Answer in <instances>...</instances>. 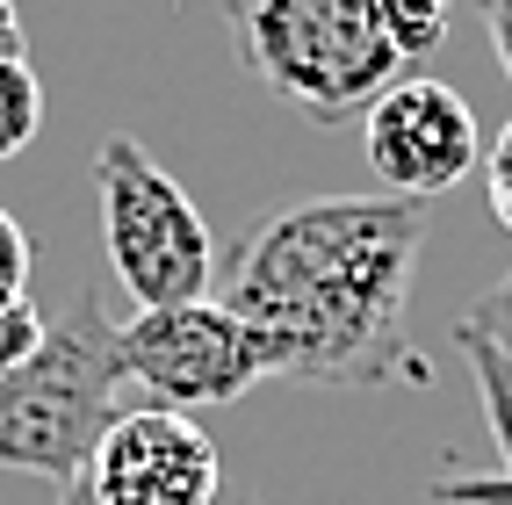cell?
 <instances>
[{
	"instance_id": "cell-1",
	"label": "cell",
	"mask_w": 512,
	"mask_h": 505,
	"mask_svg": "<svg viewBox=\"0 0 512 505\" xmlns=\"http://www.w3.org/2000/svg\"><path fill=\"white\" fill-rule=\"evenodd\" d=\"M426 246V202L332 195L260 224L224 267V311L260 332L267 376L375 390L404 376V303Z\"/></svg>"
},
{
	"instance_id": "cell-2",
	"label": "cell",
	"mask_w": 512,
	"mask_h": 505,
	"mask_svg": "<svg viewBox=\"0 0 512 505\" xmlns=\"http://www.w3.org/2000/svg\"><path fill=\"white\" fill-rule=\"evenodd\" d=\"M224 29L246 80L311 123L368 116V101L404 80L375 0H224Z\"/></svg>"
},
{
	"instance_id": "cell-3",
	"label": "cell",
	"mask_w": 512,
	"mask_h": 505,
	"mask_svg": "<svg viewBox=\"0 0 512 505\" xmlns=\"http://www.w3.org/2000/svg\"><path fill=\"white\" fill-rule=\"evenodd\" d=\"M123 354L101 296H80L22 368H0V469L73 484L123 412Z\"/></svg>"
},
{
	"instance_id": "cell-4",
	"label": "cell",
	"mask_w": 512,
	"mask_h": 505,
	"mask_svg": "<svg viewBox=\"0 0 512 505\" xmlns=\"http://www.w3.org/2000/svg\"><path fill=\"white\" fill-rule=\"evenodd\" d=\"M94 210H101L109 267L138 311H174V303L210 296L217 246H210L195 195L123 130L94 145Z\"/></svg>"
},
{
	"instance_id": "cell-5",
	"label": "cell",
	"mask_w": 512,
	"mask_h": 505,
	"mask_svg": "<svg viewBox=\"0 0 512 505\" xmlns=\"http://www.w3.org/2000/svg\"><path fill=\"white\" fill-rule=\"evenodd\" d=\"M116 354H123V376L152 404L188 412V419L246 397L267 376L260 332L246 318H231L217 296L174 303V311H138L130 325H116Z\"/></svg>"
},
{
	"instance_id": "cell-6",
	"label": "cell",
	"mask_w": 512,
	"mask_h": 505,
	"mask_svg": "<svg viewBox=\"0 0 512 505\" xmlns=\"http://www.w3.org/2000/svg\"><path fill=\"white\" fill-rule=\"evenodd\" d=\"M361 152L390 195L426 202L484 166V123L448 80H390L361 116Z\"/></svg>"
},
{
	"instance_id": "cell-7",
	"label": "cell",
	"mask_w": 512,
	"mask_h": 505,
	"mask_svg": "<svg viewBox=\"0 0 512 505\" xmlns=\"http://www.w3.org/2000/svg\"><path fill=\"white\" fill-rule=\"evenodd\" d=\"M80 484L94 505H231L217 441L166 404H123Z\"/></svg>"
},
{
	"instance_id": "cell-8",
	"label": "cell",
	"mask_w": 512,
	"mask_h": 505,
	"mask_svg": "<svg viewBox=\"0 0 512 505\" xmlns=\"http://www.w3.org/2000/svg\"><path fill=\"white\" fill-rule=\"evenodd\" d=\"M455 347L469 361L476 390H484V412H491V433H498V455H505V477H512V354L498 340H484L476 325H455Z\"/></svg>"
},
{
	"instance_id": "cell-9",
	"label": "cell",
	"mask_w": 512,
	"mask_h": 505,
	"mask_svg": "<svg viewBox=\"0 0 512 505\" xmlns=\"http://www.w3.org/2000/svg\"><path fill=\"white\" fill-rule=\"evenodd\" d=\"M44 130V80L29 58H0V159L29 152V138Z\"/></svg>"
},
{
	"instance_id": "cell-10",
	"label": "cell",
	"mask_w": 512,
	"mask_h": 505,
	"mask_svg": "<svg viewBox=\"0 0 512 505\" xmlns=\"http://www.w3.org/2000/svg\"><path fill=\"white\" fill-rule=\"evenodd\" d=\"M383 8V29H390V44L404 65H419L433 58L440 44H448V15H455V0H375Z\"/></svg>"
},
{
	"instance_id": "cell-11",
	"label": "cell",
	"mask_w": 512,
	"mask_h": 505,
	"mask_svg": "<svg viewBox=\"0 0 512 505\" xmlns=\"http://www.w3.org/2000/svg\"><path fill=\"white\" fill-rule=\"evenodd\" d=\"M44 332H51V318L37 311V303H0V368H22L29 354L44 347Z\"/></svg>"
},
{
	"instance_id": "cell-12",
	"label": "cell",
	"mask_w": 512,
	"mask_h": 505,
	"mask_svg": "<svg viewBox=\"0 0 512 505\" xmlns=\"http://www.w3.org/2000/svg\"><path fill=\"white\" fill-rule=\"evenodd\" d=\"M29 296V231L0 210V303H22Z\"/></svg>"
},
{
	"instance_id": "cell-13",
	"label": "cell",
	"mask_w": 512,
	"mask_h": 505,
	"mask_svg": "<svg viewBox=\"0 0 512 505\" xmlns=\"http://www.w3.org/2000/svg\"><path fill=\"white\" fill-rule=\"evenodd\" d=\"M484 181H491V217L512 231V116L498 123V138L484 145Z\"/></svg>"
},
{
	"instance_id": "cell-14",
	"label": "cell",
	"mask_w": 512,
	"mask_h": 505,
	"mask_svg": "<svg viewBox=\"0 0 512 505\" xmlns=\"http://www.w3.org/2000/svg\"><path fill=\"white\" fill-rule=\"evenodd\" d=\"M462 325H476L484 340H498V347L512 354V267H505V282H498V289H491L484 303H476V311H469Z\"/></svg>"
},
{
	"instance_id": "cell-15",
	"label": "cell",
	"mask_w": 512,
	"mask_h": 505,
	"mask_svg": "<svg viewBox=\"0 0 512 505\" xmlns=\"http://www.w3.org/2000/svg\"><path fill=\"white\" fill-rule=\"evenodd\" d=\"M484 22H491V44L505 58V73H512V0H484Z\"/></svg>"
},
{
	"instance_id": "cell-16",
	"label": "cell",
	"mask_w": 512,
	"mask_h": 505,
	"mask_svg": "<svg viewBox=\"0 0 512 505\" xmlns=\"http://www.w3.org/2000/svg\"><path fill=\"white\" fill-rule=\"evenodd\" d=\"M0 58H29V44H22V8H15V0H0Z\"/></svg>"
},
{
	"instance_id": "cell-17",
	"label": "cell",
	"mask_w": 512,
	"mask_h": 505,
	"mask_svg": "<svg viewBox=\"0 0 512 505\" xmlns=\"http://www.w3.org/2000/svg\"><path fill=\"white\" fill-rule=\"evenodd\" d=\"M58 505H94V491L73 477V484H58ZM231 505H253V498H231Z\"/></svg>"
}]
</instances>
